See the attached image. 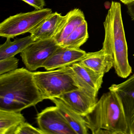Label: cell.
<instances>
[{
	"instance_id": "19",
	"label": "cell",
	"mask_w": 134,
	"mask_h": 134,
	"mask_svg": "<svg viewBox=\"0 0 134 134\" xmlns=\"http://www.w3.org/2000/svg\"><path fill=\"white\" fill-rule=\"evenodd\" d=\"M19 61L15 57L0 60V75L17 69Z\"/></svg>"
},
{
	"instance_id": "4",
	"label": "cell",
	"mask_w": 134,
	"mask_h": 134,
	"mask_svg": "<svg viewBox=\"0 0 134 134\" xmlns=\"http://www.w3.org/2000/svg\"><path fill=\"white\" fill-rule=\"evenodd\" d=\"M33 74L44 100L58 98L63 94L79 89L70 66L52 71L35 72Z\"/></svg>"
},
{
	"instance_id": "10",
	"label": "cell",
	"mask_w": 134,
	"mask_h": 134,
	"mask_svg": "<svg viewBox=\"0 0 134 134\" xmlns=\"http://www.w3.org/2000/svg\"><path fill=\"white\" fill-rule=\"evenodd\" d=\"M57 98L84 117L93 111L98 101L97 97L79 89L63 94Z\"/></svg>"
},
{
	"instance_id": "5",
	"label": "cell",
	"mask_w": 134,
	"mask_h": 134,
	"mask_svg": "<svg viewBox=\"0 0 134 134\" xmlns=\"http://www.w3.org/2000/svg\"><path fill=\"white\" fill-rule=\"evenodd\" d=\"M52 13L49 8L20 13L11 16L0 24V36L6 38L30 33L39 26Z\"/></svg>"
},
{
	"instance_id": "7",
	"label": "cell",
	"mask_w": 134,
	"mask_h": 134,
	"mask_svg": "<svg viewBox=\"0 0 134 134\" xmlns=\"http://www.w3.org/2000/svg\"><path fill=\"white\" fill-rule=\"evenodd\" d=\"M39 128L50 134H78L67 122L56 106L47 107L37 115Z\"/></svg>"
},
{
	"instance_id": "14",
	"label": "cell",
	"mask_w": 134,
	"mask_h": 134,
	"mask_svg": "<svg viewBox=\"0 0 134 134\" xmlns=\"http://www.w3.org/2000/svg\"><path fill=\"white\" fill-rule=\"evenodd\" d=\"M50 100L55 104L67 122L77 134H90L84 117L74 111L60 98H53Z\"/></svg>"
},
{
	"instance_id": "12",
	"label": "cell",
	"mask_w": 134,
	"mask_h": 134,
	"mask_svg": "<svg viewBox=\"0 0 134 134\" xmlns=\"http://www.w3.org/2000/svg\"><path fill=\"white\" fill-rule=\"evenodd\" d=\"M85 20V15L81 9L78 8L72 9L63 16L53 39L60 46L70 35Z\"/></svg>"
},
{
	"instance_id": "9",
	"label": "cell",
	"mask_w": 134,
	"mask_h": 134,
	"mask_svg": "<svg viewBox=\"0 0 134 134\" xmlns=\"http://www.w3.org/2000/svg\"><path fill=\"white\" fill-rule=\"evenodd\" d=\"M110 91L115 93L120 100L129 129V134H134V74L127 80L112 84Z\"/></svg>"
},
{
	"instance_id": "26",
	"label": "cell",
	"mask_w": 134,
	"mask_h": 134,
	"mask_svg": "<svg viewBox=\"0 0 134 134\" xmlns=\"http://www.w3.org/2000/svg\"><path fill=\"white\" fill-rule=\"evenodd\" d=\"M43 133H44V134H50L49 133H44V132H43Z\"/></svg>"
},
{
	"instance_id": "25",
	"label": "cell",
	"mask_w": 134,
	"mask_h": 134,
	"mask_svg": "<svg viewBox=\"0 0 134 134\" xmlns=\"http://www.w3.org/2000/svg\"><path fill=\"white\" fill-rule=\"evenodd\" d=\"M111 134H129L127 133L122 132V131H113V132L111 131Z\"/></svg>"
},
{
	"instance_id": "16",
	"label": "cell",
	"mask_w": 134,
	"mask_h": 134,
	"mask_svg": "<svg viewBox=\"0 0 134 134\" xmlns=\"http://www.w3.org/2000/svg\"><path fill=\"white\" fill-rule=\"evenodd\" d=\"M26 122L20 112L0 110V134H16Z\"/></svg>"
},
{
	"instance_id": "22",
	"label": "cell",
	"mask_w": 134,
	"mask_h": 134,
	"mask_svg": "<svg viewBox=\"0 0 134 134\" xmlns=\"http://www.w3.org/2000/svg\"><path fill=\"white\" fill-rule=\"evenodd\" d=\"M127 12L132 20L134 21V1L126 5Z\"/></svg>"
},
{
	"instance_id": "6",
	"label": "cell",
	"mask_w": 134,
	"mask_h": 134,
	"mask_svg": "<svg viewBox=\"0 0 134 134\" xmlns=\"http://www.w3.org/2000/svg\"><path fill=\"white\" fill-rule=\"evenodd\" d=\"M60 46L53 38L35 41L20 53V57L28 70L35 71L42 68Z\"/></svg>"
},
{
	"instance_id": "2",
	"label": "cell",
	"mask_w": 134,
	"mask_h": 134,
	"mask_svg": "<svg viewBox=\"0 0 134 134\" xmlns=\"http://www.w3.org/2000/svg\"><path fill=\"white\" fill-rule=\"evenodd\" d=\"M104 26L105 38L102 49L113 57L116 73L119 77L126 78L132 72V68L128 60L120 3L112 2Z\"/></svg>"
},
{
	"instance_id": "20",
	"label": "cell",
	"mask_w": 134,
	"mask_h": 134,
	"mask_svg": "<svg viewBox=\"0 0 134 134\" xmlns=\"http://www.w3.org/2000/svg\"><path fill=\"white\" fill-rule=\"evenodd\" d=\"M16 134H44L39 129L32 126L28 123L23 124Z\"/></svg>"
},
{
	"instance_id": "13",
	"label": "cell",
	"mask_w": 134,
	"mask_h": 134,
	"mask_svg": "<svg viewBox=\"0 0 134 134\" xmlns=\"http://www.w3.org/2000/svg\"><path fill=\"white\" fill-rule=\"evenodd\" d=\"M79 62L98 74L104 75L114 66L113 57L102 49L98 52L86 53Z\"/></svg>"
},
{
	"instance_id": "21",
	"label": "cell",
	"mask_w": 134,
	"mask_h": 134,
	"mask_svg": "<svg viewBox=\"0 0 134 134\" xmlns=\"http://www.w3.org/2000/svg\"><path fill=\"white\" fill-rule=\"evenodd\" d=\"M35 9V10H41L46 5L45 0H20Z\"/></svg>"
},
{
	"instance_id": "24",
	"label": "cell",
	"mask_w": 134,
	"mask_h": 134,
	"mask_svg": "<svg viewBox=\"0 0 134 134\" xmlns=\"http://www.w3.org/2000/svg\"><path fill=\"white\" fill-rule=\"evenodd\" d=\"M122 3L123 4H125L126 5L127 4H129V3H131V2H132L134 1V0H120Z\"/></svg>"
},
{
	"instance_id": "17",
	"label": "cell",
	"mask_w": 134,
	"mask_h": 134,
	"mask_svg": "<svg viewBox=\"0 0 134 134\" xmlns=\"http://www.w3.org/2000/svg\"><path fill=\"white\" fill-rule=\"evenodd\" d=\"M34 42L30 35L15 39L13 41H11V38H7L5 42L0 46V60L14 57Z\"/></svg>"
},
{
	"instance_id": "23",
	"label": "cell",
	"mask_w": 134,
	"mask_h": 134,
	"mask_svg": "<svg viewBox=\"0 0 134 134\" xmlns=\"http://www.w3.org/2000/svg\"><path fill=\"white\" fill-rule=\"evenodd\" d=\"M91 134H111V131L105 130H100L97 131L94 133H91Z\"/></svg>"
},
{
	"instance_id": "3",
	"label": "cell",
	"mask_w": 134,
	"mask_h": 134,
	"mask_svg": "<svg viewBox=\"0 0 134 134\" xmlns=\"http://www.w3.org/2000/svg\"><path fill=\"white\" fill-rule=\"evenodd\" d=\"M91 133L99 130L122 131L129 134L128 124L120 100L110 91L98 101L93 111L84 117Z\"/></svg>"
},
{
	"instance_id": "15",
	"label": "cell",
	"mask_w": 134,
	"mask_h": 134,
	"mask_svg": "<svg viewBox=\"0 0 134 134\" xmlns=\"http://www.w3.org/2000/svg\"><path fill=\"white\" fill-rule=\"evenodd\" d=\"M63 16L61 13L57 12L52 13L39 26L30 33V35L35 41L53 38L59 30Z\"/></svg>"
},
{
	"instance_id": "1",
	"label": "cell",
	"mask_w": 134,
	"mask_h": 134,
	"mask_svg": "<svg viewBox=\"0 0 134 134\" xmlns=\"http://www.w3.org/2000/svg\"><path fill=\"white\" fill-rule=\"evenodd\" d=\"M44 100L30 71L21 68L0 75V110L20 112Z\"/></svg>"
},
{
	"instance_id": "18",
	"label": "cell",
	"mask_w": 134,
	"mask_h": 134,
	"mask_svg": "<svg viewBox=\"0 0 134 134\" xmlns=\"http://www.w3.org/2000/svg\"><path fill=\"white\" fill-rule=\"evenodd\" d=\"M86 20L78 27L66 38L60 46L69 48L80 49L89 38Z\"/></svg>"
},
{
	"instance_id": "8",
	"label": "cell",
	"mask_w": 134,
	"mask_h": 134,
	"mask_svg": "<svg viewBox=\"0 0 134 134\" xmlns=\"http://www.w3.org/2000/svg\"><path fill=\"white\" fill-rule=\"evenodd\" d=\"M70 66L79 89L97 98L103 83L104 75L98 74L79 62L75 63Z\"/></svg>"
},
{
	"instance_id": "11",
	"label": "cell",
	"mask_w": 134,
	"mask_h": 134,
	"mask_svg": "<svg viewBox=\"0 0 134 134\" xmlns=\"http://www.w3.org/2000/svg\"><path fill=\"white\" fill-rule=\"evenodd\" d=\"M86 53L80 49L69 48L60 46L44 63L42 68L47 71H52L68 66L79 62Z\"/></svg>"
}]
</instances>
